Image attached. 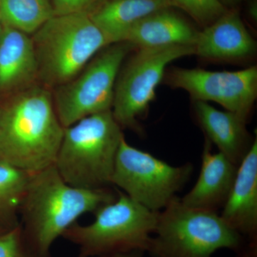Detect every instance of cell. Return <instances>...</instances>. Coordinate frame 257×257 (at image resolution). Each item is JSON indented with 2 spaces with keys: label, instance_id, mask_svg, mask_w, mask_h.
<instances>
[{
  "label": "cell",
  "instance_id": "cell-1",
  "mask_svg": "<svg viewBox=\"0 0 257 257\" xmlns=\"http://www.w3.org/2000/svg\"><path fill=\"white\" fill-rule=\"evenodd\" d=\"M116 197L107 188L82 189L67 184L55 165L32 173L19 211L29 251L34 257H51L56 240L79 218Z\"/></svg>",
  "mask_w": 257,
  "mask_h": 257
},
{
  "label": "cell",
  "instance_id": "cell-2",
  "mask_svg": "<svg viewBox=\"0 0 257 257\" xmlns=\"http://www.w3.org/2000/svg\"><path fill=\"white\" fill-rule=\"evenodd\" d=\"M50 89L35 84L0 107V161L38 172L55 164L63 137Z\"/></svg>",
  "mask_w": 257,
  "mask_h": 257
},
{
  "label": "cell",
  "instance_id": "cell-3",
  "mask_svg": "<svg viewBox=\"0 0 257 257\" xmlns=\"http://www.w3.org/2000/svg\"><path fill=\"white\" fill-rule=\"evenodd\" d=\"M122 128L111 110L86 116L64 128L55 162L67 184L78 188H107L111 185Z\"/></svg>",
  "mask_w": 257,
  "mask_h": 257
},
{
  "label": "cell",
  "instance_id": "cell-4",
  "mask_svg": "<svg viewBox=\"0 0 257 257\" xmlns=\"http://www.w3.org/2000/svg\"><path fill=\"white\" fill-rule=\"evenodd\" d=\"M31 37L38 81L47 89L72 80L109 45L87 12L55 15Z\"/></svg>",
  "mask_w": 257,
  "mask_h": 257
},
{
  "label": "cell",
  "instance_id": "cell-5",
  "mask_svg": "<svg viewBox=\"0 0 257 257\" xmlns=\"http://www.w3.org/2000/svg\"><path fill=\"white\" fill-rule=\"evenodd\" d=\"M90 224L76 222L62 237L78 248L80 257L148 251L159 211H154L118 191L113 202L94 213Z\"/></svg>",
  "mask_w": 257,
  "mask_h": 257
},
{
  "label": "cell",
  "instance_id": "cell-6",
  "mask_svg": "<svg viewBox=\"0 0 257 257\" xmlns=\"http://www.w3.org/2000/svg\"><path fill=\"white\" fill-rule=\"evenodd\" d=\"M243 248L242 236L217 212L187 207L176 197L159 211L147 252L153 257H211L221 248Z\"/></svg>",
  "mask_w": 257,
  "mask_h": 257
},
{
  "label": "cell",
  "instance_id": "cell-7",
  "mask_svg": "<svg viewBox=\"0 0 257 257\" xmlns=\"http://www.w3.org/2000/svg\"><path fill=\"white\" fill-rule=\"evenodd\" d=\"M133 45H108L74 79L56 88L54 105L64 128L90 115L111 110L120 67Z\"/></svg>",
  "mask_w": 257,
  "mask_h": 257
},
{
  "label": "cell",
  "instance_id": "cell-8",
  "mask_svg": "<svg viewBox=\"0 0 257 257\" xmlns=\"http://www.w3.org/2000/svg\"><path fill=\"white\" fill-rule=\"evenodd\" d=\"M193 166L174 167L128 144L120 143L111 185L135 202L154 211L165 209L188 182Z\"/></svg>",
  "mask_w": 257,
  "mask_h": 257
},
{
  "label": "cell",
  "instance_id": "cell-9",
  "mask_svg": "<svg viewBox=\"0 0 257 257\" xmlns=\"http://www.w3.org/2000/svg\"><path fill=\"white\" fill-rule=\"evenodd\" d=\"M194 55L192 45L141 48L130 59L114 88L111 113L121 128L138 127V119L155 97L166 67L177 59Z\"/></svg>",
  "mask_w": 257,
  "mask_h": 257
},
{
  "label": "cell",
  "instance_id": "cell-10",
  "mask_svg": "<svg viewBox=\"0 0 257 257\" xmlns=\"http://www.w3.org/2000/svg\"><path fill=\"white\" fill-rule=\"evenodd\" d=\"M166 80L169 85L187 91L194 101H214L245 121L256 100L255 66L234 72L173 68Z\"/></svg>",
  "mask_w": 257,
  "mask_h": 257
},
{
  "label": "cell",
  "instance_id": "cell-11",
  "mask_svg": "<svg viewBox=\"0 0 257 257\" xmlns=\"http://www.w3.org/2000/svg\"><path fill=\"white\" fill-rule=\"evenodd\" d=\"M249 243H257V140L238 166L237 173L220 215Z\"/></svg>",
  "mask_w": 257,
  "mask_h": 257
},
{
  "label": "cell",
  "instance_id": "cell-12",
  "mask_svg": "<svg viewBox=\"0 0 257 257\" xmlns=\"http://www.w3.org/2000/svg\"><path fill=\"white\" fill-rule=\"evenodd\" d=\"M194 55L213 60L243 59L252 55L256 43L236 12L227 11L202 32L194 42Z\"/></svg>",
  "mask_w": 257,
  "mask_h": 257
},
{
  "label": "cell",
  "instance_id": "cell-13",
  "mask_svg": "<svg viewBox=\"0 0 257 257\" xmlns=\"http://www.w3.org/2000/svg\"><path fill=\"white\" fill-rule=\"evenodd\" d=\"M202 160L197 182L180 200L187 207L217 212L227 200L238 166L221 152L212 153L208 142L204 145Z\"/></svg>",
  "mask_w": 257,
  "mask_h": 257
},
{
  "label": "cell",
  "instance_id": "cell-14",
  "mask_svg": "<svg viewBox=\"0 0 257 257\" xmlns=\"http://www.w3.org/2000/svg\"><path fill=\"white\" fill-rule=\"evenodd\" d=\"M38 70L32 37L3 25L0 34V91L20 92L37 84Z\"/></svg>",
  "mask_w": 257,
  "mask_h": 257
},
{
  "label": "cell",
  "instance_id": "cell-15",
  "mask_svg": "<svg viewBox=\"0 0 257 257\" xmlns=\"http://www.w3.org/2000/svg\"><path fill=\"white\" fill-rule=\"evenodd\" d=\"M194 111L198 122L219 152L239 166L254 142L250 143L246 121L231 111L218 110L206 101H195Z\"/></svg>",
  "mask_w": 257,
  "mask_h": 257
},
{
  "label": "cell",
  "instance_id": "cell-16",
  "mask_svg": "<svg viewBox=\"0 0 257 257\" xmlns=\"http://www.w3.org/2000/svg\"><path fill=\"white\" fill-rule=\"evenodd\" d=\"M169 9L160 10L139 20L125 34L122 42L139 48L172 45L194 46L198 32Z\"/></svg>",
  "mask_w": 257,
  "mask_h": 257
},
{
  "label": "cell",
  "instance_id": "cell-17",
  "mask_svg": "<svg viewBox=\"0 0 257 257\" xmlns=\"http://www.w3.org/2000/svg\"><path fill=\"white\" fill-rule=\"evenodd\" d=\"M172 6L170 0H105L87 13L110 45L122 42L125 34L139 20Z\"/></svg>",
  "mask_w": 257,
  "mask_h": 257
},
{
  "label": "cell",
  "instance_id": "cell-18",
  "mask_svg": "<svg viewBox=\"0 0 257 257\" xmlns=\"http://www.w3.org/2000/svg\"><path fill=\"white\" fill-rule=\"evenodd\" d=\"M55 16L51 0H0V22L32 36Z\"/></svg>",
  "mask_w": 257,
  "mask_h": 257
},
{
  "label": "cell",
  "instance_id": "cell-19",
  "mask_svg": "<svg viewBox=\"0 0 257 257\" xmlns=\"http://www.w3.org/2000/svg\"><path fill=\"white\" fill-rule=\"evenodd\" d=\"M32 173L0 161V226L20 224L19 211Z\"/></svg>",
  "mask_w": 257,
  "mask_h": 257
},
{
  "label": "cell",
  "instance_id": "cell-20",
  "mask_svg": "<svg viewBox=\"0 0 257 257\" xmlns=\"http://www.w3.org/2000/svg\"><path fill=\"white\" fill-rule=\"evenodd\" d=\"M173 6L187 12L198 23L209 25L227 12L219 0H170Z\"/></svg>",
  "mask_w": 257,
  "mask_h": 257
},
{
  "label": "cell",
  "instance_id": "cell-21",
  "mask_svg": "<svg viewBox=\"0 0 257 257\" xmlns=\"http://www.w3.org/2000/svg\"><path fill=\"white\" fill-rule=\"evenodd\" d=\"M0 257H34L24 241L20 224L0 236Z\"/></svg>",
  "mask_w": 257,
  "mask_h": 257
},
{
  "label": "cell",
  "instance_id": "cell-22",
  "mask_svg": "<svg viewBox=\"0 0 257 257\" xmlns=\"http://www.w3.org/2000/svg\"><path fill=\"white\" fill-rule=\"evenodd\" d=\"M96 0H51L55 15L87 12Z\"/></svg>",
  "mask_w": 257,
  "mask_h": 257
},
{
  "label": "cell",
  "instance_id": "cell-23",
  "mask_svg": "<svg viewBox=\"0 0 257 257\" xmlns=\"http://www.w3.org/2000/svg\"><path fill=\"white\" fill-rule=\"evenodd\" d=\"M236 257H257V243H249V246L238 251Z\"/></svg>",
  "mask_w": 257,
  "mask_h": 257
},
{
  "label": "cell",
  "instance_id": "cell-24",
  "mask_svg": "<svg viewBox=\"0 0 257 257\" xmlns=\"http://www.w3.org/2000/svg\"><path fill=\"white\" fill-rule=\"evenodd\" d=\"M143 253V251H132V252L114 253V254L92 257H144Z\"/></svg>",
  "mask_w": 257,
  "mask_h": 257
},
{
  "label": "cell",
  "instance_id": "cell-25",
  "mask_svg": "<svg viewBox=\"0 0 257 257\" xmlns=\"http://www.w3.org/2000/svg\"><path fill=\"white\" fill-rule=\"evenodd\" d=\"M223 4L225 5H236L242 0H219Z\"/></svg>",
  "mask_w": 257,
  "mask_h": 257
},
{
  "label": "cell",
  "instance_id": "cell-26",
  "mask_svg": "<svg viewBox=\"0 0 257 257\" xmlns=\"http://www.w3.org/2000/svg\"><path fill=\"white\" fill-rule=\"evenodd\" d=\"M250 11V14H251V16H252V18L254 19L256 17V3H253L252 5H251V8H250L249 9Z\"/></svg>",
  "mask_w": 257,
  "mask_h": 257
},
{
  "label": "cell",
  "instance_id": "cell-27",
  "mask_svg": "<svg viewBox=\"0 0 257 257\" xmlns=\"http://www.w3.org/2000/svg\"><path fill=\"white\" fill-rule=\"evenodd\" d=\"M8 230H9V229H6V228H5V227H3V226H0V236H1L2 234H4L5 231H8Z\"/></svg>",
  "mask_w": 257,
  "mask_h": 257
},
{
  "label": "cell",
  "instance_id": "cell-28",
  "mask_svg": "<svg viewBox=\"0 0 257 257\" xmlns=\"http://www.w3.org/2000/svg\"><path fill=\"white\" fill-rule=\"evenodd\" d=\"M2 30H3V24L0 22V34H1Z\"/></svg>",
  "mask_w": 257,
  "mask_h": 257
}]
</instances>
